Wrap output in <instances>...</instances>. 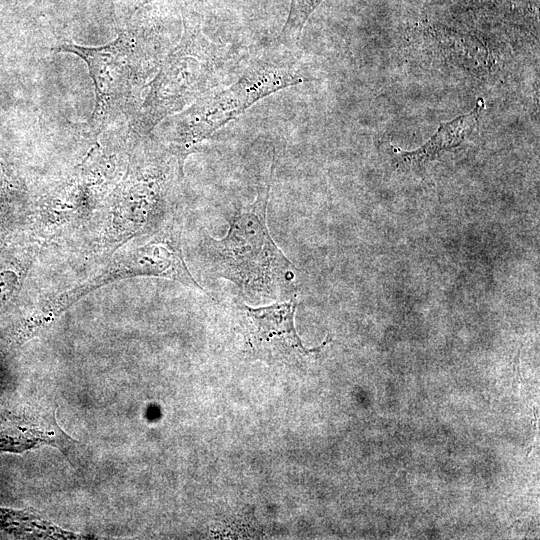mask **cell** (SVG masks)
<instances>
[{
    "mask_svg": "<svg viewBox=\"0 0 540 540\" xmlns=\"http://www.w3.org/2000/svg\"><path fill=\"white\" fill-rule=\"evenodd\" d=\"M76 443L57 424L54 413L16 418L0 425V452L22 453L50 445L68 455Z\"/></svg>",
    "mask_w": 540,
    "mask_h": 540,
    "instance_id": "9",
    "label": "cell"
},
{
    "mask_svg": "<svg viewBox=\"0 0 540 540\" xmlns=\"http://www.w3.org/2000/svg\"><path fill=\"white\" fill-rule=\"evenodd\" d=\"M241 325L251 348L260 355L286 358L296 355L306 356L319 352L331 342V337L318 347H304L294 325L296 299L275 303L270 306L251 308L239 307Z\"/></svg>",
    "mask_w": 540,
    "mask_h": 540,
    "instance_id": "8",
    "label": "cell"
},
{
    "mask_svg": "<svg viewBox=\"0 0 540 540\" xmlns=\"http://www.w3.org/2000/svg\"><path fill=\"white\" fill-rule=\"evenodd\" d=\"M28 192L10 155L0 142V252L15 230L27 219Z\"/></svg>",
    "mask_w": 540,
    "mask_h": 540,
    "instance_id": "11",
    "label": "cell"
},
{
    "mask_svg": "<svg viewBox=\"0 0 540 540\" xmlns=\"http://www.w3.org/2000/svg\"><path fill=\"white\" fill-rule=\"evenodd\" d=\"M183 22L179 43L165 58L145 100L131 117L126 140L129 147H135L166 117L210 92L233 62L227 48L208 39L198 22L186 17Z\"/></svg>",
    "mask_w": 540,
    "mask_h": 540,
    "instance_id": "3",
    "label": "cell"
},
{
    "mask_svg": "<svg viewBox=\"0 0 540 540\" xmlns=\"http://www.w3.org/2000/svg\"><path fill=\"white\" fill-rule=\"evenodd\" d=\"M0 533L21 538L82 539L44 518L38 511L0 507Z\"/></svg>",
    "mask_w": 540,
    "mask_h": 540,
    "instance_id": "13",
    "label": "cell"
},
{
    "mask_svg": "<svg viewBox=\"0 0 540 540\" xmlns=\"http://www.w3.org/2000/svg\"><path fill=\"white\" fill-rule=\"evenodd\" d=\"M117 177L113 157L93 150L67 180L29 206L26 221L33 235L52 240L84 228L93 214L103 213Z\"/></svg>",
    "mask_w": 540,
    "mask_h": 540,
    "instance_id": "7",
    "label": "cell"
},
{
    "mask_svg": "<svg viewBox=\"0 0 540 540\" xmlns=\"http://www.w3.org/2000/svg\"><path fill=\"white\" fill-rule=\"evenodd\" d=\"M513 376H514V379L517 383L521 384L522 383V376H521V372H520V365H519V361H518V357L517 359L515 360V363H514V367H513Z\"/></svg>",
    "mask_w": 540,
    "mask_h": 540,
    "instance_id": "15",
    "label": "cell"
},
{
    "mask_svg": "<svg viewBox=\"0 0 540 540\" xmlns=\"http://www.w3.org/2000/svg\"><path fill=\"white\" fill-rule=\"evenodd\" d=\"M271 178L254 202L237 208L221 240L204 243L212 273L248 294L279 298L295 290V266L272 239L267 227Z\"/></svg>",
    "mask_w": 540,
    "mask_h": 540,
    "instance_id": "1",
    "label": "cell"
},
{
    "mask_svg": "<svg viewBox=\"0 0 540 540\" xmlns=\"http://www.w3.org/2000/svg\"><path fill=\"white\" fill-rule=\"evenodd\" d=\"M130 152L126 172L108 195L98 245L112 253L134 236L154 233L171 217L173 192L183 178L177 159L161 143L141 144Z\"/></svg>",
    "mask_w": 540,
    "mask_h": 540,
    "instance_id": "2",
    "label": "cell"
},
{
    "mask_svg": "<svg viewBox=\"0 0 540 540\" xmlns=\"http://www.w3.org/2000/svg\"><path fill=\"white\" fill-rule=\"evenodd\" d=\"M181 229V222L175 215L145 243L117 252L91 278L73 288L46 297L20 320L12 333L11 343L15 346L22 345L48 328L80 298L117 280L155 276L175 280L205 292L186 266L181 245Z\"/></svg>",
    "mask_w": 540,
    "mask_h": 540,
    "instance_id": "5",
    "label": "cell"
},
{
    "mask_svg": "<svg viewBox=\"0 0 540 540\" xmlns=\"http://www.w3.org/2000/svg\"><path fill=\"white\" fill-rule=\"evenodd\" d=\"M483 110L484 100L478 98L473 110L442 123L432 137L419 148L413 151H403L393 147L399 162L407 166H419L437 159L442 153L450 149L458 147L472 134Z\"/></svg>",
    "mask_w": 540,
    "mask_h": 540,
    "instance_id": "10",
    "label": "cell"
},
{
    "mask_svg": "<svg viewBox=\"0 0 540 540\" xmlns=\"http://www.w3.org/2000/svg\"><path fill=\"white\" fill-rule=\"evenodd\" d=\"M38 251V242L10 244L0 252V314L18 297Z\"/></svg>",
    "mask_w": 540,
    "mask_h": 540,
    "instance_id": "12",
    "label": "cell"
},
{
    "mask_svg": "<svg viewBox=\"0 0 540 540\" xmlns=\"http://www.w3.org/2000/svg\"><path fill=\"white\" fill-rule=\"evenodd\" d=\"M54 50L77 54L88 66L96 100L87 133L96 140L109 124L133 108L135 90L147 72L149 44L137 30L129 28L104 46L62 42Z\"/></svg>",
    "mask_w": 540,
    "mask_h": 540,
    "instance_id": "6",
    "label": "cell"
},
{
    "mask_svg": "<svg viewBox=\"0 0 540 540\" xmlns=\"http://www.w3.org/2000/svg\"><path fill=\"white\" fill-rule=\"evenodd\" d=\"M323 0H291L287 20L279 34L280 44L295 43L301 36L309 16Z\"/></svg>",
    "mask_w": 540,
    "mask_h": 540,
    "instance_id": "14",
    "label": "cell"
},
{
    "mask_svg": "<svg viewBox=\"0 0 540 540\" xmlns=\"http://www.w3.org/2000/svg\"><path fill=\"white\" fill-rule=\"evenodd\" d=\"M147 1H150V0H142L143 3L147 2Z\"/></svg>",
    "mask_w": 540,
    "mask_h": 540,
    "instance_id": "16",
    "label": "cell"
},
{
    "mask_svg": "<svg viewBox=\"0 0 540 540\" xmlns=\"http://www.w3.org/2000/svg\"><path fill=\"white\" fill-rule=\"evenodd\" d=\"M303 81L294 60L277 52L265 53L252 60L233 84L210 91L186 109L166 117L162 145L183 169L187 156L216 130L262 98Z\"/></svg>",
    "mask_w": 540,
    "mask_h": 540,
    "instance_id": "4",
    "label": "cell"
}]
</instances>
